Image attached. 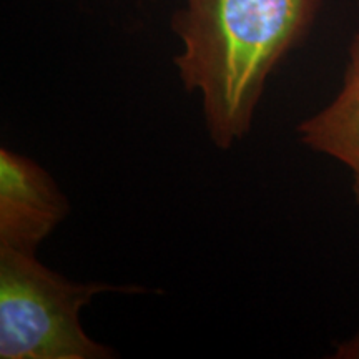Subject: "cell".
Listing matches in <instances>:
<instances>
[{
    "instance_id": "7a4b0ae2",
    "label": "cell",
    "mask_w": 359,
    "mask_h": 359,
    "mask_svg": "<svg viewBox=\"0 0 359 359\" xmlns=\"http://www.w3.org/2000/svg\"><path fill=\"white\" fill-rule=\"evenodd\" d=\"M103 291H142L70 281L35 253L0 248V358L109 359L114 349L85 333L80 311Z\"/></svg>"
},
{
    "instance_id": "277c9868",
    "label": "cell",
    "mask_w": 359,
    "mask_h": 359,
    "mask_svg": "<svg viewBox=\"0 0 359 359\" xmlns=\"http://www.w3.org/2000/svg\"><path fill=\"white\" fill-rule=\"evenodd\" d=\"M296 133L303 147L348 168L359 206V34L348 47V64L338 93L320 111L304 118Z\"/></svg>"
},
{
    "instance_id": "6da1fadb",
    "label": "cell",
    "mask_w": 359,
    "mask_h": 359,
    "mask_svg": "<svg viewBox=\"0 0 359 359\" xmlns=\"http://www.w3.org/2000/svg\"><path fill=\"white\" fill-rule=\"evenodd\" d=\"M323 0H185L173 15L175 57L188 92H198L206 132L219 150L248 135L269 75L316 22Z\"/></svg>"
},
{
    "instance_id": "3957f363",
    "label": "cell",
    "mask_w": 359,
    "mask_h": 359,
    "mask_svg": "<svg viewBox=\"0 0 359 359\" xmlns=\"http://www.w3.org/2000/svg\"><path fill=\"white\" fill-rule=\"evenodd\" d=\"M67 213L69 201L47 170L11 148L0 150V248L35 253Z\"/></svg>"
}]
</instances>
